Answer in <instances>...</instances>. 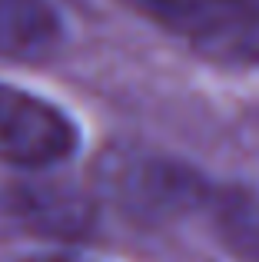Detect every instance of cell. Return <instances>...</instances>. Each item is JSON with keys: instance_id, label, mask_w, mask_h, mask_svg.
Instances as JSON below:
<instances>
[{"instance_id": "1", "label": "cell", "mask_w": 259, "mask_h": 262, "mask_svg": "<svg viewBox=\"0 0 259 262\" xmlns=\"http://www.w3.org/2000/svg\"><path fill=\"white\" fill-rule=\"evenodd\" d=\"M80 143L77 123L60 106L20 86L0 83V163L53 166L73 156Z\"/></svg>"}, {"instance_id": "2", "label": "cell", "mask_w": 259, "mask_h": 262, "mask_svg": "<svg viewBox=\"0 0 259 262\" xmlns=\"http://www.w3.org/2000/svg\"><path fill=\"white\" fill-rule=\"evenodd\" d=\"M176 37L220 53L259 47V0H130Z\"/></svg>"}, {"instance_id": "3", "label": "cell", "mask_w": 259, "mask_h": 262, "mask_svg": "<svg viewBox=\"0 0 259 262\" xmlns=\"http://www.w3.org/2000/svg\"><path fill=\"white\" fill-rule=\"evenodd\" d=\"M60 43V17L50 0H0V57L40 60Z\"/></svg>"}, {"instance_id": "4", "label": "cell", "mask_w": 259, "mask_h": 262, "mask_svg": "<svg viewBox=\"0 0 259 262\" xmlns=\"http://www.w3.org/2000/svg\"><path fill=\"white\" fill-rule=\"evenodd\" d=\"M33 262H73V259H33Z\"/></svg>"}]
</instances>
